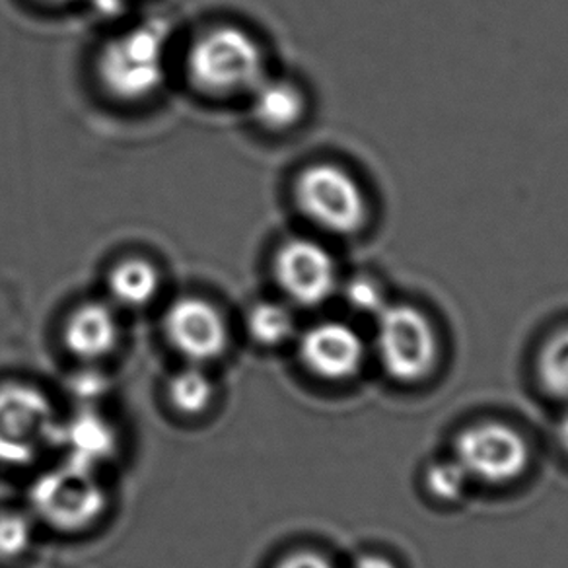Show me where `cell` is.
<instances>
[{"label": "cell", "instance_id": "11", "mask_svg": "<svg viewBox=\"0 0 568 568\" xmlns=\"http://www.w3.org/2000/svg\"><path fill=\"white\" fill-rule=\"evenodd\" d=\"M55 448L64 452L71 466L95 471L118 452V433L108 418L92 409H82L57 426Z\"/></svg>", "mask_w": 568, "mask_h": 568}, {"label": "cell", "instance_id": "4", "mask_svg": "<svg viewBox=\"0 0 568 568\" xmlns=\"http://www.w3.org/2000/svg\"><path fill=\"white\" fill-rule=\"evenodd\" d=\"M452 458L469 483L503 487L528 471L531 448L518 428L500 420H481L466 426L454 440Z\"/></svg>", "mask_w": 568, "mask_h": 568}, {"label": "cell", "instance_id": "17", "mask_svg": "<svg viewBox=\"0 0 568 568\" xmlns=\"http://www.w3.org/2000/svg\"><path fill=\"white\" fill-rule=\"evenodd\" d=\"M168 397L175 410L195 417V415L205 413L213 402V382L209 379L205 372L199 371V368H185L170 379Z\"/></svg>", "mask_w": 568, "mask_h": 568}, {"label": "cell", "instance_id": "12", "mask_svg": "<svg viewBox=\"0 0 568 568\" xmlns=\"http://www.w3.org/2000/svg\"><path fill=\"white\" fill-rule=\"evenodd\" d=\"M119 329L115 312L103 302H88L72 312L64 325V345L82 361H100L118 347Z\"/></svg>", "mask_w": 568, "mask_h": 568}, {"label": "cell", "instance_id": "25", "mask_svg": "<svg viewBox=\"0 0 568 568\" xmlns=\"http://www.w3.org/2000/svg\"><path fill=\"white\" fill-rule=\"evenodd\" d=\"M123 9V0H94V10L100 17H118Z\"/></svg>", "mask_w": 568, "mask_h": 568}, {"label": "cell", "instance_id": "2", "mask_svg": "<svg viewBox=\"0 0 568 568\" xmlns=\"http://www.w3.org/2000/svg\"><path fill=\"white\" fill-rule=\"evenodd\" d=\"M265 69L257 41L240 28H214L203 33L187 53L190 79L205 94L236 95L252 92Z\"/></svg>", "mask_w": 568, "mask_h": 568}, {"label": "cell", "instance_id": "14", "mask_svg": "<svg viewBox=\"0 0 568 568\" xmlns=\"http://www.w3.org/2000/svg\"><path fill=\"white\" fill-rule=\"evenodd\" d=\"M110 293L126 308H141L159 293L160 278L149 261L129 260L110 273Z\"/></svg>", "mask_w": 568, "mask_h": 568}, {"label": "cell", "instance_id": "8", "mask_svg": "<svg viewBox=\"0 0 568 568\" xmlns=\"http://www.w3.org/2000/svg\"><path fill=\"white\" fill-rule=\"evenodd\" d=\"M275 273L284 294L306 308L329 301L339 284L332 253L306 237L291 240L278 250Z\"/></svg>", "mask_w": 568, "mask_h": 568}, {"label": "cell", "instance_id": "26", "mask_svg": "<svg viewBox=\"0 0 568 568\" xmlns=\"http://www.w3.org/2000/svg\"><path fill=\"white\" fill-rule=\"evenodd\" d=\"M49 2H61V0H49Z\"/></svg>", "mask_w": 568, "mask_h": 568}, {"label": "cell", "instance_id": "6", "mask_svg": "<svg viewBox=\"0 0 568 568\" xmlns=\"http://www.w3.org/2000/svg\"><path fill=\"white\" fill-rule=\"evenodd\" d=\"M296 203L316 226L337 234L353 236L368 222V199L355 175L337 164H314L296 180Z\"/></svg>", "mask_w": 568, "mask_h": 568}, {"label": "cell", "instance_id": "18", "mask_svg": "<svg viewBox=\"0 0 568 568\" xmlns=\"http://www.w3.org/2000/svg\"><path fill=\"white\" fill-rule=\"evenodd\" d=\"M426 490L443 503H456L464 497L469 479L456 459H440L426 467Z\"/></svg>", "mask_w": 568, "mask_h": 568}, {"label": "cell", "instance_id": "5", "mask_svg": "<svg viewBox=\"0 0 568 568\" xmlns=\"http://www.w3.org/2000/svg\"><path fill=\"white\" fill-rule=\"evenodd\" d=\"M103 87L121 100H142L166 79V38L154 24L134 28L103 48L98 63Z\"/></svg>", "mask_w": 568, "mask_h": 568}, {"label": "cell", "instance_id": "3", "mask_svg": "<svg viewBox=\"0 0 568 568\" xmlns=\"http://www.w3.org/2000/svg\"><path fill=\"white\" fill-rule=\"evenodd\" d=\"M55 407L40 387L0 386V466L24 467L55 446Z\"/></svg>", "mask_w": 568, "mask_h": 568}, {"label": "cell", "instance_id": "9", "mask_svg": "<svg viewBox=\"0 0 568 568\" xmlns=\"http://www.w3.org/2000/svg\"><path fill=\"white\" fill-rule=\"evenodd\" d=\"M298 351L306 371L325 382L353 379L366 363V345L361 333L343 322L312 325L302 335Z\"/></svg>", "mask_w": 568, "mask_h": 568}, {"label": "cell", "instance_id": "1", "mask_svg": "<svg viewBox=\"0 0 568 568\" xmlns=\"http://www.w3.org/2000/svg\"><path fill=\"white\" fill-rule=\"evenodd\" d=\"M374 322V353L389 378L418 384L433 376L440 361V341L423 310L389 302Z\"/></svg>", "mask_w": 568, "mask_h": 568}, {"label": "cell", "instance_id": "13", "mask_svg": "<svg viewBox=\"0 0 568 568\" xmlns=\"http://www.w3.org/2000/svg\"><path fill=\"white\" fill-rule=\"evenodd\" d=\"M253 118L268 131H286L301 121L306 100L298 88L284 80H261L252 92Z\"/></svg>", "mask_w": 568, "mask_h": 568}, {"label": "cell", "instance_id": "24", "mask_svg": "<svg viewBox=\"0 0 568 568\" xmlns=\"http://www.w3.org/2000/svg\"><path fill=\"white\" fill-rule=\"evenodd\" d=\"M103 386L100 379L95 378H87V376H82L79 379V384H74V394L79 395H88V397H92L94 399L95 395L102 394Z\"/></svg>", "mask_w": 568, "mask_h": 568}, {"label": "cell", "instance_id": "23", "mask_svg": "<svg viewBox=\"0 0 568 568\" xmlns=\"http://www.w3.org/2000/svg\"><path fill=\"white\" fill-rule=\"evenodd\" d=\"M555 443L568 458V405L567 409L562 410L557 425H555Z\"/></svg>", "mask_w": 568, "mask_h": 568}, {"label": "cell", "instance_id": "20", "mask_svg": "<svg viewBox=\"0 0 568 568\" xmlns=\"http://www.w3.org/2000/svg\"><path fill=\"white\" fill-rule=\"evenodd\" d=\"M343 296H345L348 308L361 316L372 317V320L389 304L384 286L371 275L353 276L343 286Z\"/></svg>", "mask_w": 568, "mask_h": 568}, {"label": "cell", "instance_id": "21", "mask_svg": "<svg viewBox=\"0 0 568 568\" xmlns=\"http://www.w3.org/2000/svg\"><path fill=\"white\" fill-rule=\"evenodd\" d=\"M275 568H337L332 559L316 551H296L286 555Z\"/></svg>", "mask_w": 568, "mask_h": 568}, {"label": "cell", "instance_id": "7", "mask_svg": "<svg viewBox=\"0 0 568 568\" xmlns=\"http://www.w3.org/2000/svg\"><path fill=\"white\" fill-rule=\"evenodd\" d=\"M30 505L51 528L82 531L102 518L108 495L94 471L64 462L32 483Z\"/></svg>", "mask_w": 568, "mask_h": 568}, {"label": "cell", "instance_id": "19", "mask_svg": "<svg viewBox=\"0 0 568 568\" xmlns=\"http://www.w3.org/2000/svg\"><path fill=\"white\" fill-rule=\"evenodd\" d=\"M33 521L18 510L0 513V559H18L33 544Z\"/></svg>", "mask_w": 568, "mask_h": 568}, {"label": "cell", "instance_id": "15", "mask_svg": "<svg viewBox=\"0 0 568 568\" xmlns=\"http://www.w3.org/2000/svg\"><path fill=\"white\" fill-rule=\"evenodd\" d=\"M536 374L545 394L568 405V325L552 332L539 348Z\"/></svg>", "mask_w": 568, "mask_h": 568}, {"label": "cell", "instance_id": "22", "mask_svg": "<svg viewBox=\"0 0 568 568\" xmlns=\"http://www.w3.org/2000/svg\"><path fill=\"white\" fill-rule=\"evenodd\" d=\"M348 568H399L394 559H389L386 555L379 552H364L358 555Z\"/></svg>", "mask_w": 568, "mask_h": 568}, {"label": "cell", "instance_id": "16", "mask_svg": "<svg viewBox=\"0 0 568 568\" xmlns=\"http://www.w3.org/2000/svg\"><path fill=\"white\" fill-rule=\"evenodd\" d=\"M293 312L276 302H261L247 314V329L263 347H278L294 335Z\"/></svg>", "mask_w": 568, "mask_h": 568}, {"label": "cell", "instance_id": "10", "mask_svg": "<svg viewBox=\"0 0 568 568\" xmlns=\"http://www.w3.org/2000/svg\"><path fill=\"white\" fill-rule=\"evenodd\" d=\"M170 345L193 363H209L229 345V327L221 312L206 301L187 296L175 301L164 316Z\"/></svg>", "mask_w": 568, "mask_h": 568}]
</instances>
